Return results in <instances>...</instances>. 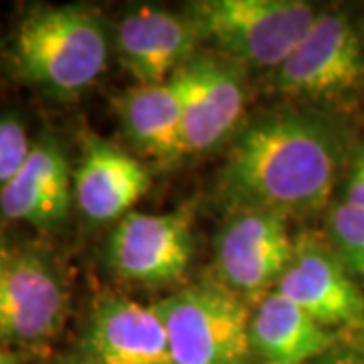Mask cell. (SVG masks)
Wrapping results in <instances>:
<instances>
[{
  "label": "cell",
  "mask_w": 364,
  "mask_h": 364,
  "mask_svg": "<svg viewBox=\"0 0 364 364\" xmlns=\"http://www.w3.org/2000/svg\"><path fill=\"white\" fill-rule=\"evenodd\" d=\"M318 13L299 0H205L191 9L198 35L259 67H279L308 35Z\"/></svg>",
  "instance_id": "cell-3"
},
{
  "label": "cell",
  "mask_w": 364,
  "mask_h": 364,
  "mask_svg": "<svg viewBox=\"0 0 364 364\" xmlns=\"http://www.w3.org/2000/svg\"><path fill=\"white\" fill-rule=\"evenodd\" d=\"M0 364H21V356L0 346Z\"/></svg>",
  "instance_id": "cell-21"
},
{
  "label": "cell",
  "mask_w": 364,
  "mask_h": 364,
  "mask_svg": "<svg viewBox=\"0 0 364 364\" xmlns=\"http://www.w3.org/2000/svg\"><path fill=\"white\" fill-rule=\"evenodd\" d=\"M191 255V225L178 213H128L107 243L109 265L119 275L148 286L178 279Z\"/></svg>",
  "instance_id": "cell-6"
},
{
  "label": "cell",
  "mask_w": 364,
  "mask_h": 364,
  "mask_svg": "<svg viewBox=\"0 0 364 364\" xmlns=\"http://www.w3.org/2000/svg\"><path fill=\"white\" fill-rule=\"evenodd\" d=\"M148 188L150 176L136 158L97 140L87 146L73 181L79 210L93 223L119 219Z\"/></svg>",
  "instance_id": "cell-14"
},
{
  "label": "cell",
  "mask_w": 364,
  "mask_h": 364,
  "mask_svg": "<svg viewBox=\"0 0 364 364\" xmlns=\"http://www.w3.org/2000/svg\"><path fill=\"white\" fill-rule=\"evenodd\" d=\"M296 253L282 215L245 210L225 227L219 239V272L229 289L257 294L279 282Z\"/></svg>",
  "instance_id": "cell-8"
},
{
  "label": "cell",
  "mask_w": 364,
  "mask_h": 364,
  "mask_svg": "<svg viewBox=\"0 0 364 364\" xmlns=\"http://www.w3.org/2000/svg\"><path fill=\"white\" fill-rule=\"evenodd\" d=\"M364 83L360 41L346 16L318 14L294 53L277 67L279 90L304 97H330Z\"/></svg>",
  "instance_id": "cell-5"
},
{
  "label": "cell",
  "mask_w": 364,
  "mask_h": 364,
  "mask_svg": "<svg viewBox=\"0 0 364 364\" xmlns=\"http://www.w3.org/2000/svg\"><path fill=\"white\" fill-rule=\"evenodd\" d=\"M251 350L269 364H308L332 344L324 326L277 289L251 318Z\"/></svg>",
  "instance_id": "cell-15"
},
{
  "label": "cell",
  "mask_w": 364,
  "mask_h": 364,
  "mask_svg": "<svg viewBox=\"0 0 364 364\" xmlns=\"http://www.w3.org/2000/svg\"><path fill=\"white\" fill-rule=\"evenodd\" d=\"M336 178V146L322 124L277 116L241 134L223 170V186L245 210L320 208Z\"/></svg>",
  "instance_id": "cell-1"
},
{
  "label": "cell",
  "mask_w": 364,
  "mask_h": 364,
  "mask_svg": "<svg viewBox=\"0 0 364 364\" xmlns=\"http://www.w3.org/2000/svg\"><path fill=\"white\" fill-rule=\"evenodd\" d=\"M13 249L9 247V243H6V239L2 237V233H0V275H2V272H4V267L9 265V261L13 259Z\"/></svg>",
  "instance_id": "cell-20"
},
{
  "label": "cell",
  "mask_w": 364,
  "mask_h": 364,
  "mask_svg": "<svg viewBox=\"0 0 364 364\" xmlns=\"http://www.w3.org/2000/svg\"><path fill=\"white\" fill-rule=\"evenodd\" d=\"M61 279L35 253H14L0 275V344H39L65 320Z\"/></svg>",
  "instance_id": "cell-7"
},
{
  "label": "cell",
  "mask_w": 364,
  "mask_h": 364,
  "mask_svg": "<svg viewBox=\"0 0 364 364\" xmlns=\"http://www.w3.org/2000/svg\"><path fill=\"white\" fill-rule=\"evenodd\" d=\"M320 364H358L356 360H350V358H344V360H330V363H320Z\"/></svg>",
  "instance_id": "cell-23"
},
{
  "label": "cell",
  "mask_w": 364,
  "mask_h": 364,
  "mask_svg": "<svg viewBox=\"0 0 364 364\" xmlns=\"http://www.w3.org/2000/svg\"><path fill=\"white\" fill-rule=\"evenodd\" d=\"M119 117L126 134L146 154L172 160L184 152L182 138V93L176 77L164 83L138 85L119 104Z\"/></svg>",
  "instance_id": "cell-16"
},
{
  "label": "cell",
  "mask_w": 364,
  "mask_h": 364,
  "mask_svg": "<svg viewBox=\"0 0 364 364\" xmlns=\"http://www.w3.org/2000/svg\"><path fill=\"white\" fill-rule=\"evenodd\" d=\"M346 205L364 210V148L358 152L356 162L352 166L350 181H348V195Z\"/></svg>",
  "instance_id": "cell-19"
},
{
  "label": "cell",
  "mask_w": 364,
  "mask_h": 364,
  "mask_svg": "<svg viewBox=\"0 0 364 364\" xmlns=\"http://www.w3.org/2000/svg\"><path fill=\"white\" fill-rule=\"evenodd\" d=\"M182 93L184 152H203L233 130L243 109L239 73L221 59L198 55L174 73Z\"/></svg>",
  "instance_id": "cell-9"
},
{
  "label": "cell",
  "mask_w": 364,
  "mask_h": 364,
  "mask_svg": "<svg viewBox=\"0 0 364 364\" xmlns=\"http://www.w3.org/2000/svg\"><path fill=\"white\" fill-rule=\"evenodd\" d=\"M11 59L28 83L71 97L104 73L105 28L100 16L83 6H37L14 33Z\"/></svg>",
  "instance_id": "cell-2"
},
{
  "label": "cell",
  "mask_w": 364,
  "mask_h": 364,
  "mask_svg": "<svg viewBox=\"0 0 364 364\" xmlns=\"http://www.w3.org/2000/svg\"><path fill=\"white\" fill-rule=\"evenodd\" d=\"M174 364H245L251 316L233 289L186 287L156 304Z\"/></svg>",
  "instance_id": "cell-4"
},
{
  "label": "cell",
  "mask_w": 364,
  "mask_h": 364,
  "mask_svg": "<svg viewBox=\"0 0 364 364\" xmlns=\"http://www.w3.org/2000/svg\"><path fill=\"white\" fill-rule=\"evenodd\" d=\"M196 37L198 31L191 18L142 6L122 18L117 47L124 65L140 85H156L193 59Z\"/></svg>",
  "instance_id": "cell-12"
},
{
  "label": "cell",
  "mask_w": 364,
  "mask_h": 364,
  "mask_svg": "<svg viewBox=\"0 0 364 364\" xmlns=\"http://www.w3.org/2000/svg\"><path fill=\"white\" fill-rule=\"evenodd\" d=\"M59 364H97L95 360H91V358H85V360H81V358H75V360H63V363Z\"/></svg>",
  "instance_id": "cell-22"
},
{
  "label": "cell",
  "mask_w": 364,
  "mask_h": 364,
  "mask_svg": "<svg viewBox=\"0 0 364 364\" xmlns=\"http://www.w3.org/2000/svg\"><path fill=\"white\" fill-rule=\"evenodd\" d=\"M85 346L97 364H174L156 306L107 298L91 314Z\"/></svg>",
  "instance_id": "cell-11"
},
{
  "label": "cell",
  "mask_w": 364,
  "mask_h": 364,
  "mask_svg": "<svg viewBox=\"0 0 364 364\" xmlns=\"http://www.w3.org/2000/svg\"><path fill=\"white\" fill-rule=\"evenodd\" d=\"M31 150L23 122L16 116L0 117V191L18 174Z\"/></svg>",
  "instance_id": "cell-18"
},
{
  "label": "cell",
  "mask_w": 364,
  "mask_h": 364,
  "mask_svg": "<svg viewBox=\"0 0 364 364\" xmlns=\"http://www.w3.org/2000/svg\"><path fill=\"white\" fill-rule=\"evenodd\" d=\"M277 291L322 326L364 322V296L338 259L312 239L296 243V253L277 282Z\"/></svg>",
  "instance_id": "cell-10"
},
{
  "label": "cell",
  "mask_w": 364,
  "mask_h": 364,
  "mask_svg": "<svg viewBox=\"0 0 364 364\" xmlns=\"http://www.w3.org/2000/svg\"><path fill=\"white\" fill-rule=\"evenodd\" d=\"M332 239L346 265L364 277V210L340 205L332 215Z\"/></svg>",
  "instance_id": "cell-17"
},
{
  "label": "cell",
  "mask_w": 364,
  "mask_h": 364,
  "mask_svg": "<svg viewBox=\"0 0 364 364\" xmlns=\"http://www.w3.org/2000/svg\"><path fill=\"white\" fill-rule=\"evenodd\" d=\"M71 174L61 146L43 138L33 146L18 174L0 191V213L9 221L53 229L71 207Z\"/></svg>",
  "instance_id": "cell-13"
}]
</instances>
